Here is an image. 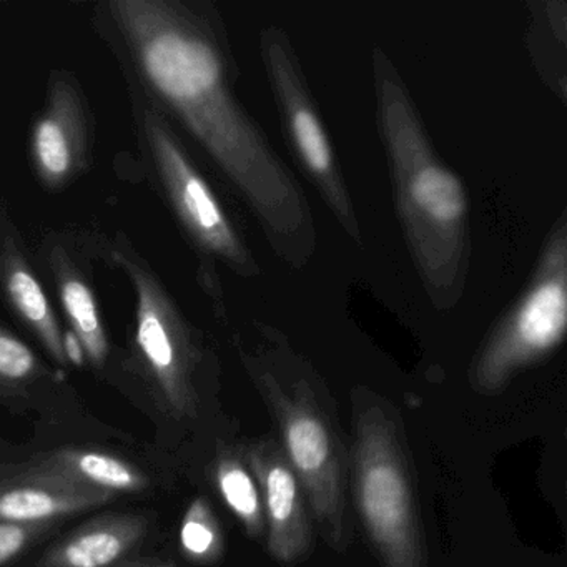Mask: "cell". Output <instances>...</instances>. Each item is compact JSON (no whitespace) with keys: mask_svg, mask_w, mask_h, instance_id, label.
<instances>
[{"mask_svg":"<svg viewBox=\"0 0 567 567\" xmlns=\"http://www.w3.org/2000/svg\"><path fill=\"white\" fill-rule=\"evenodd\" d=\"M101 8L131 84L197 138L250 202L274 248L305 264L315 247L310 208L238 105L214 21L182 0H109Z\"/></svg>","mask_w":567,"mask_h":567,"instance_id":"cell-1","label":"cell"},{"mask_svg":"<svg viewBox=\"0 0 567 567\" xmlns=\"http://www.w3.org/2000/svg\"><path fill=\"white\" fill-rule=\"evenodd\" d=\"M380 111L411 251L433 301L451 307L466 274V192L434 157L410 99L391 79L380 81Z\"/></svg>","mask_w":567,"mask_h":567,"instance_id":"cell-2","label":"cell"},{"mask_svg":"<svg viewBox=\"0 0 567 567\" xmlns=\"http://www.w3.org/2000/svg\"><path fill=\"white\" fill-rule=\"evenodd\" d=\"M351 473L364 529L384 567H426V540L394 421L378 404L354 420Z\"/></svg>","mask_w":567,"mask_h":567,"instance_id":"cell-3","label":"cell"},{"mask_svg":"<svg viewBox=\"0 0 567 567\" xmlns=\"http://www.w3.org/2000/svg\"><path fill=\"white\" fill-rule=\"evenodd\" d=\"M109 255L134 290L131 363L135 373L144 378L172 416L197 417L195 373L200 353L190 323L152 265L121 231Z\"/></svg>","mask_w":567,"mask_h":567,"instance_id":"cell-4","label":"cell"},{"mask_svg":"<svg viewBox=\"0 0 567 567\" xmlns=\"http://www.w3.org/2000/svg\"><path fill=\"white\" fill-rule=\"evenodd\" d=\"M135 127L152 177L198 254L221 261L241 277L260 274L210 185L185 151L167 115L131 84Z\"/></svg>","mask_w":567,"mask_h":567,"instance_id":"cell-5","label":"cell"},{"mask_svg":"<svg viewBox=\"0 0 567 567\" xmlns=\"http://www.w3.org/2000/svg\"><path fill=\"white\" fill-rule=\"evenodd\" d=\"M258 388L280 427L284 451L303 486L324 540L338 553L350 544L343 457L337 434L307 384L291 388L258 374Z\"/></svg>","mask_w":567,"mask_h":567,"instance_id":"cell-6","label":"cell"},{"mask_svg":"<svg viewBox=\"0 0 567 567\" xmlns=\"http://www.w3.org/2000/svg\"><path fill=\"white\" fill-rule=\"evenodd\" d=\"M566 327V227L560 220L529 291L477 357L471 377L474 388L486 394L503 390L514 373L553 353L563 343Z\"/></svg>","mask_w":567,"mask_h":567,"instance_id":"cell-7","label":"cell"},{"mask_svg":"<svg viewBox=\"0 0 567 567\" xmlns=\"http://www.w3.org/2000/svg\"><path fill=\"white\" fill-rule=\"evenodd\" d=\"M265 59L298 157L320 188L327 204H330L341 227L351 238L360 240V225L340 171L334 164L330 142L300 72L297 71V64L288 52L287 42L277 31L265 35Z\"/></svg>","mask_w":567,"mask_h":567,"instance_id":"cell-8","label":"cell"},{"mask_svg":"<svg viewBox=\"0 0 567 567\" xmlns=\"http://www.w3.org/2000/svg\"><path fill=\"white\" fill-rule=\"evenodd\" d=\"M29 155L39 184L49 192L71 187L91 168V111L71 72H52L44 107L32 125Z\"/></svg>","mask_w":567,"mask_h":567,"instance_id":"cell-9","label":"cell"},{"mask_svg":"<svg viewBox=\"0 0 567 567\" xmlns=\"http://www.w3.org/2000/svg\"><path fill=\"white\" fill-rule=\"evenodd\" d=\"M244 460L260 487L268 553L284 564L305 559L313 539L308 501L284 447L274 440L251 441Z\"/></svg>","mask_w":567,"mask_h":567,"instance_id":"cell-10","label":"cell"},{"mask_svg":"<svg viewBox=\"0 0 567 567\" xmlns=\"http://www.w3.org/2000/svg\"><path fill=\"white\" fill-rule=\"evenodd\" d=\"M0 297L16 320L34 334L35 340L61 367H68L64 330L54 305L42 287L29 258L24 238L0 200Z\"/></svg>","mask_w":567,"mask_h":567,"instance_id":"cell-11","label":"cell"},{"mask_svg":"<svg viewBox=\"0 0 567 567\" xmlns=\"http://www.w3.org/2000/svg\"><path fill=\"white\" fill-rule=\"evenodd\" d=\"M41 255L54 281L71 333L91 367L102 370L111 357V340L87 260L79 254L74 238L61 234H49L42 240Z\"/></svg>","mask_w":567,"mask_h":567,"instance_id":"cell-12","label":"cell"},{"mask_svg":"<svg viewBox=\"0 0 567 567\" xmlns=\"http://www.w3.org/2000/svg\"><path fill=\"white\" fill-rule=\"evenodd\" d=\"M148 517L137 513L102 514L45 550L38 567H115L127 563L147 537Z\"/></svg>","mask_w":567,"mask_h":567,"instance_id":"cell-13","label":"cell"},{"mask_svg":"<svg viewBox=\"0 0 567 567\" xmlns=\"http://www.w3.org/2000/svg\"><path fill=\"white\" fill-rule=\"evenodd\" d=\"M114 497L55 477L6 474L0 480V523L54 524L104 506Z\"/></svg>","mask_w":567,"mask_h":567,"instance_id":"cell-14","label":"cell"},{"mask_svg":"<svg viewBox=\"0 0 567 567\" xmlns=\"http://www.w3.org/2000/svg\"><path fill=\"white\" fill-rule=\"evenodd\" d=\"M4 471L6 474L55 477L112 496L144 493L151 487V480L141 467L92 447H61L38 454L18 466L4 467Z\"/></svg>","mask_w":567,"mask_h":567,"instance_id":"cell-15","label":"cell"},{"mask_svg":"<svg viewBox=\"0 0 567 567\" xmlns=\"http://www.w3.org/2000/svg\"><path fill=\"white\" fill-rule=\"evenodd\" d=\"M214 480L221 499L238 517L247 536L255 540L267 536L260 487L245 463L244 453L225 444L218 446Z\"/></svg>","mask_w":567,"mask_h":567,"instance_id":"cell-16","label":"cell"},{"mask_svg":"<svg viewBox=\"0 0 567 567\" xmlns=\"http://www.w3.org/2000/svg\"><path fill=\"white\" fill-rule=\"evenodd\" d=\"M182 554L195 564H215L225 553L220 523L205 497L192 501L181 524Z\"/></svg>","mask_w":567,"mask_h":567,"instance_id":"cell-17","label":"cell"},{"mask_svg":"<svg viewBox=\"0 0 567 567\" xmlns=\"http://www.w3.org/2000/svg\"><path fill=\"white\" fill-rule=\"evenodd\" d=\"M49 377L48 367L14 331L0 324V394L28 393Z\"/></svg>","mask_w":567,"mask_h":567,"instance_id":"cell-18","label":"cell"},{"mask_svg":"<svg viewBox=\"0 0 567 567\" xmlns=\"http://www.w3.org/2000/svg\"><path fill=\"white\" fill-rule=\"evenodd\" d=\"M54 524L0 523V567L19 559L29 547L34 546Z\"/></svg>","mask_w":567,"mask_h":567,"instance_id":"cell-19","label":"cell"},{"mask_svg":"<svg viewBox=\"0 0 567 567\" xmlns=\"http://www.w3.org/2000/svg\"><path fill=\"white\" fill-rule=\"evenodd\" d=\"M115 567H177V564L172 563V560H162V559H144V560H127V563L118 564Z\"/></svg>","mask_w":567,"mask_h":567,"instance_id":"cell-20","label":"cell"}]
</instances>
